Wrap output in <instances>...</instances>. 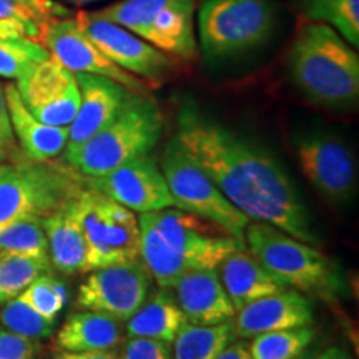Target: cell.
<instances>
[{
    "label": "cell",
    "instance_id": "obj_42",
    "mask_svg": "<svg viewBox=\"0 0 359 359\" xmlns=\"http://www.w3.org/2000/svg\"><path fill=\"white\" fill-rule=\"evenodd\" d=\"M62 2L74 4V6H85V4H95V2H102V0H62Z\"/></svg>",
    "mask_w": 359,
    "mask_h": 359
},
{
    "label": "cell",
    "instance_id": "obj_18",
    "mask_svg": "<svg viewBox=\"0 0 359 359\" xmlns=\"http://www.w3.org/2000/svg\"><path fill=\"white\" fill-rule=\"evenodd\" d=\"M314 321L311 299L291 288L259 298L235 314V334L241 339L271 331L311 326Z\"/></svg>",
    "mask_w": 359,
    "mask_h": 359
},
{
    "label": "cell",
    "instance_id": "obj_5",
    "mask_svg": "<svg viewBox=\"0 0 359 359\" xmlns=\"http://www.w3.org/2000/svg\"><path fill=\"white\" fill-rule=\"evenodd\" d=\"M163 133V116L150 93H133L120 114L90 137L69 160L85 178L100 177L111 170L151 154Z\"/></svg>",
    "mask_w": 359,
    "mask_h": 359
},
{
    "label": "cell",
    "instance_id": "obj_9",
    "mask_svg": "<svg viewBox=\"0 0 359 359\" xmlns=\"http://www.w3.org/2000/svg\"><path fill=\"white\" fill-rule=\"evenodd\" d=\"M74 205L87 241L90 271L140 259V224L132 210L90 187Z\"/></svg>",
    "mask_w": 359,
    "mask_h": 359
},
{
    "label": "cell",
    "instance_id": "obj_12",
    "mask_svg": "<svg viewBox=\"0 0 359 359\" xmlns=\"http://www.w3.org/2000/svg\"><path fill=\"white\" fill-rule=\"evenodd\" d=\"M151 278L142 259L90 271L77 293V306L125 323L150 296Z\"/></svg>",
    "mask_w": 359,
    "mask_h": 359
},
{
    "label": "cell",
    "instance_id": "obj_3",
    "mask_svg": "<svg viewBox=\"0 0 359 359\" xmlns=\"http://www.w3.org/2000/svg\"><path fill=\"white\" fill-rule=\"evenodd\" d=\"M294 87L316 105L348 109L359 97V57L325 22H309L294 37L288 53Z\"/></svg>",
    "mask_w": 359,
    "mask_h": 359
},
{
    "label": "cell",
    "instance_id": "obj_38",
    "mask_svg": "<svg viewBox=\"0 0 359 359\" xmlns=\"http://www.w3.org/2000/svg\"><path fill=\"white\" fill-rule=\"evenodd\" d=\"M0 22H35V24H40L32 13L20 4H17L15 0H0Z\"/></svg>",
    "mask_w": 359,
    "mask_h": 359
},
{
    "label": "cell",
    "instance_id": "obj_29",
    "mask_svg": "<svg viewBox=\"0 0 359 359\" xmlns=\"http://www.w3.org/2000/svg\"><path fill=\"white\" fill-rule=\"evenodd\" d=\"M0 325L4 330L25 336V338L39 341L50 338L55 331V323L43 318L35 311L29 303L22 298V294L4 303L0 309Z\"/></svg>",
    "mask_w": 359,
    "mask_h": 359
},
{
    "label": "cell",
    "instance_id": "obj_27",
    "mask_svg": "<svg viewBox=\"0 0 359 359\" xmlns=\"http://www.w3.org/2000/svg\"><path fill=\"white\" fill-rule=\"evenodd\" d=\"M250 353L253 359H294L306 351L314 339L309 326L271 331L251 338Z\"/></svg>",
    "mask_w": 359,
    "mask_h": 359
},
{
    "label": "cell",
    "instance_id": "obj_16",
    "mask_svg": "<svg viewBox=\"0 0 359 359\" xmlns=\"http://www.w3.org/2000/svg\"><path fill=\"white\" fill-rule=\"evenodd\" d=\"M42 39L48 53L74 74L98 75L115 80L135 93H148L147 83L115 65L80 29L75 17L48 20L42 29Z\"/></svg>",
    "mask_w": 359,
    "mask_h": 359
},
{
    "label": "cell",
    "instance_id": "obj_35",
    "mask_svg": "<svg viewBox=\"0 0 359 359\" xmlns=\"http://www.w3.org/2000/svg\"><path fill=\"white\" fill-rule=\"evenodd\" d=\"M17 150H19V145H17V140L12 132L6 90H4V85L0 83V163L11 160Z\"/></svg>",
    "mask_w": 359,
    "mask_h": 359
},
{
    "label": "cell",
    "instance_id": "obj_21",
    "mask_svg": "<svg viewBox=\"0 0 359 359\" xmlns=\"http://www.w3.org/2000/svg\"><path fill=\"white\" fill-rule=\"evenodd\" d=\"M74 200H70L48 217L42 218L50 264L55 271L65 276L90 271L87 241L80 228L77 213H75Z\"/></svg>",
    "mask_w": 359,
    "mask_h": 359
},
{
    "label": "cell",
    "instance_id": "obj_43",
    "mask_svg": "<svg viewBox=\"0 0 359 359\" xmlns=\"http://www.w3.org/2000/svg\"><path fill=\"white\" fill-rule=\"evenodd\" d=\"M309 358H311V356H309V354H308L306 351H304L303 354H299V356L294 358V359H309Z\"/></svg>",
    "mask_w": 359,
    "mask_h": 359
},
{
    "label": "cell",
    "instance_id": "obj_33",
    "mask_svg": "<svg viewBox=\"0 0 359 359\" xmlns=\"http://www.w3.org/2000/svg\"><path fill=\"white\" fill-rule=\"evenodd\" d=\"M120 359H173L172 344L151 338H130L122 346Z\"/></svg>",
    "mask_w": 359,
    "mask_h": 359
},
{
    "label": "cell",
    "instance_id": "obj_19",
    "mask_svg": "<svg viewBox=\"0 0 359 359\" xmlns=\"http://www.w3.org/2000/svg\"><path fill=\"white\" fill-rule=\"evenodd\" d=\"M173 290L190 325H219L235 318L236 311L223 288L218 268L190 269L175 283Z\"/></svg>",
    "mask_w": 359,
    "mask_h": 359
},
{
    "label": "cell",
    "instance_id": "obj_37",
    "mask_svg": "<svg viewBox=\"0 0 359 359\" xmlns=\"http://www.w3.org/2000/svg\"><path fill=\"white\" fill-rule=\"evenodd\" d=\"M293 2L309 22H323L330 8L339 0H293Z\"/></svg>",
    "mask_w": 359,
    "mask_h": 359
},
{
    "label": "cell",
    "instance_id": "obj_23",
    "mask_svg": "<svg viewBox=\"0 0 359 359\" xmlns=\"http://www.w3.org/2000/svg\"><path fill=\"white\" fill-rule=\"evenodd\" d=\"M123 341L122 321L97 311L72 313L55 336L62 351H115Z\"/></svg>",
    "mask_w": 359,
    "mask_h": 359
},
{
    "label": "cell",
    "instance_id": "obj_28",
    "mask_svg": "<svg viewBox=\"0 0 359 359\" xmlns=\"http://www.w3.org/2000/svg\"><path fill=\"white\" fill-rule=\"evenodd\" d=\"M0 253L50 259L42 218H24L0 228Z\"/></svg>",
    "mask_w": 359,
    "mask_h": 359
},
{
    "label": "cell",
    "instance_id": "obj_41",
    "mask_svg": "<svg viewBox=\"0 0 359 359\" xmlns=\"http://www.w3.org/2000/svg\"><path fill=\"white\" fill-rule=\"evenodd\" d=\"M309 359H351V356H349L346 349H343L341 346H331L318 354V356Z\"/></svg>",
    "mask_w": 359,
    "mask_h": 359
},
{
    "label": "cell",
    "instance_id": "obj_1",
    "mask_svg": "<svg viewBox=\"0 0 359 359\" xmlns=\"http://www.w3.org/2000/svg\"><path fill=\"white\" fill-rule=\"evenodd\" d=\"M175 138L250 219L273 224L304 243H316L306 205L293 180L266 148L195 105L182 107Z\"/></svg>",
    "mask_w": 359,
    "mask_h": 359
},
{
    "label": "cell",
    "instance_id": "obj_15",
    "mask_svg": "<svg viewBox=\"0 0 359 359\" xmlns=\"http://www.w3.org/2000/svg\"><path fill=\"white\" fill-rule=\"evenodd\" d=\"M17 92L40 122L69 127L80 107V87L74 72L52 55L17 80Z\"/></svg>",
    "mask_w": 359,
    "mask_h": 359
},
{
    "label": "cell",
    "instance_id": "obj_25",
    "mask_svg": "<svg viewBox=\"0 0 359 359\" xmlns=\"http://www.w3.org/2000/svg\"><path fill=\"white\" fill-rule=\"evenodd\" d=\"M236 338L233 321L198 326L185 323L173 341V359H215Z\"/></svg>",
    "mask_w": 359,
    "mask_h": 359
},
{
    "label": "cell",
    "instance_id": "obj_2",
    "mask_svg": "<svg viewBox=\"0 0 359 359\" xmlns=\"http://www.w3.org/2000/svg\"><path fill=\"white\" fill-rule=\"evenodd\" d=\"M140 259L160 288L173 290L190 269L218 268L233 251L246 248L208 219L165 208L140 213Z\"/></svg>",
    "mask_w": 359,
    "mask_h": 359
},
{
    "label": "cell",
    "instance_id": "obj_4",
    "mask_svg": "<svg viewBox=\"0 0 359 359\" xmlns=\"http://www.w3.org/2000/svg\"><path fill=\"white\" fill-rule=\"evenodd\" d=\"M87 180L65 160L37 161L15 151L0 163V228L24 218H45L80 195Z\"/></svg>",
    "mask_w": 359,
    "mask_h": 359
},
{
    "label": "cell",
    "instance_id": "obj_17",
    "mask_svg": "<svg viewBox=\"0 0 359 359\" xmlns=\"http://www.w3.org/2000/svg\"><path fill=\"white\" fill-rule=\"evenodd\" d=\"M80 87V107L69 125L64 160H69L98 130L114 120L135 92L115 80L90 74H75Z\"/></svg>",
    "mask_w": 359,
    "mask_h": 359
},
{
    "label": "cell",
    "instance_id": "obj_24",
    "mask_svg": "<svg viewBox=\"0 0 359 359\" xmlns=\"http://www.w3.org/2000/svg\"><path fill=\"white\" fill-rule=\"evenodd\" d=\"M125 323L130 338H151L172 344L187 320L177 298L168 290L160 288Z\"/></svg>",
    "mask_w": 359,
    "mask_h": 359
},
{
    "label": "cell",
    "instance_id": "obj_26",
    "mask_svg": "<svg viewBox=\"0 0 359 359\" xmlns=\"http://www.w3.org/2000/svg\"><path fill=\"white\" fill-rule=\"evenodd\" d=\"M50 271V259L0 253V304L22 294L35 278Z\"/></svg>",
    "mask_w": 359,
    "mask_h": 359
},
{
    "label": "cell",
    "instance_id": "obj_22",
    "mask_svg": "<svg viewBox=\"0 0 359 359\" xmlns=\"http://www.w3.org/2000/svg\"><path fill=\"white\" fill-rule=\"evenodd\" d=\"M4 90H6L12 132L15 140L19 142L22 154L37 161L53 160L64 154L69 140V127H53L40 122L24 105L13 83H7Z\"/></svg>",
    "mask_w": 359,
    "mask_h": 359
},
{
    "label": "cell",
    "instance_id": "obj_31",
    "mask_svg": "<svg viewBox=\"0 0 359 359\" xmlns=\"http://www.w3.org/2000/svg\"><path fill=\"white\" fill-rule=\"evenodd\" d=\"M22 298L43 318L57 323L58 314L69 302V290L64 281L50 273H43L27 286Z\"/></svg>",
    "mask_w": 359,
    "mask_h": 359
},
{
    "label": "cell",
    "instance_id": "obj_11",
    "mask_svg": "<svg viewBox=\"0 0 359 359\" xmlns=\"http://www.w3.org/2000/svg\"><path fill=\"white\" fill-rule=\"evenodd\" d=\"M299 168L323 198L334 205L351 201L358 188V167L351 148L339 135L309 128L294 133Z\"/></svg>",
    "mask_w": 359,
    "mask_h": 359
},
{
    "label": "cell",
    "instance_id": "obj_14",
    "mask_svg": "<svg viewBox=\"0 0 359 359\" xmlns=\"http://www.w3.org/2000/svg\"><path fill=\"white\" fill-rule=\"evenodd\" d=\"M85 180L87 187L103 193L133 213L175 208L167 180L151 154L137 156L100 177Z\"/></svg>",
    "mask_w": 359,
    "mask_h": 359
},
{
    "label": "cell",
    "instance_id": "obj_20",
    "mask_svg": "<svg viewBox=\"0 0 359 359\" xmlns=\"http://www.w3.org/2000/svg\"><path fill=\"white\" fill-rule=\"evenodd\" d=\"M218 271L223 288L236 313L259 298L288 288L246 248L228 255L219 263Z\"/></svg>",
    "mask_w": 359,
    "mask_h": 359
},
{
    "label": "cell",
    "instance_id": "obj_10",
    "mask_svg": "<svg viewBox=\"0 0 359 359\" xmlns=\"http://www.w3.org/2000/svg\"><path fill=\"white\" fill-rule=\"evenodd\" d=\"M195 0H118L97 11L172 57L196 53Z\"/></svg>",
    "mask_w": 359,
    "mask_h": 359
},
{
    "label": "cell",
    "instance_id": "obj_6",
    "mask_svg": "<svg viewBox=\"0 0 359 359\" xmlns=\"http://www.w3.org/2000/svg\"><path fill=\"white\" fill-rule=\"evenodd\" d=\"M245 245L288 288L333 298L339 291L338 269L326 255L264 222L246 226Z\"/></svg>",
    "mask_w": 359,
    "mask_h": 359
},
{
    "label": "cell",
    "instance_id": "obj_34",
    "mask_svg": "<svg viewBox=\"0 0 359 359\" xmlns=\"http://www.w3.org/2000/svg\"><path fill=\"white\" fill-rule=\"evenodd\" d=\"M37 349V341L0 327V359H34Z\"/></svg>",
    "mask_w": 359,
    "mask_h": 359
},
{
    "label": "cell",
    "instance_id": "obj_8",
    "mask_svg": "<svg viewBox=\"0 0 359 359\" xmlns=\"http://www.w3.org/2000/svg\"><path fill=\"white\" fill-rule=\"evenodd\" d=\"M160 168L175 200V208L208 219L245 245V231L251 219L236 208L210 175L185 154L177 138L165 147Z\"/></svg>",
    "mask_w": 359,
    "mask_h": 359
},
{
    "label": "cell",
    "instance_id": "obj_30",
    "mask_svg": "<svg viewBox=\"0 0 359 359\" xmlns=\"http://www.w3.org/2000/svg\"><path fill=\"white\" fill-rule=\"evenodd\" d=\"M48 57L50 53L39 40L0 39V77L19 80Z\"/></svg>",
    "mask_w": 359,
    "mask_h": 359
},
{
    "label": "cell",
    "instance_id": "obj_13",
    "mask_svg": "<svg viewBox=\"0 0 359 359\" xmlns=\"http://www.w3.org/2000/svg\"><path fill=\"white\" fill-rule=\"evenodd\" d=\"M75 20L115 65L135 77L160 82L175 69L172 55L158 50L125 27L103 19L98 12H79Z\"/></svg>",
    "mask_w": 359,
    "mask_h": 359
},
{
    "label": "cell",
    "instance_id": "obj_39",
    "mask_svg": "<svg viewBox=\"0 0 359 359\" xmlns=\"http://www.w3.org/2000/svg\"><path fill=\"white\" fill-rule=\"evenodd\" d=\"M53 359H120L118 353L115 351H85V353H72V351H58L53 354Z\"/></svg>",
    "mask_w": 359,
    "mask_h": 359
},
{
    "label": "cell",
    "instance_id": "obj_32",
    "mask_svg": "<svg viewBox=\"0 0 359 359\" xmlns=\"http://www.w3.org/2000/svg\"><path fill=\"white\" fill-rule=\"evenodd\" d=\"M325 24L331 25L351 47L359 45V0H339L326 13Z\"/></svg>",
    "mask_w": 359,
    "mask_h": 359
},
{
    "label": "cell",
    "instance_id": "obj_40",
    "mask_svg": "<svg viewBox=\"0 0 359 359\" xmlns=\"http://www.w3.org/2000/svg\"><path fill=\"white\" fill-rule=\"evenodd\" d=\"M215 359H253L250 353V346L245 341H236V343L228 344L224 346L219 354Z\"/></svg>",
    "mask_w": 359,
    "mask_h": 359
},
{
    "label": "cell",
    "instance_id": "obj_7",
    "mask_svg": "<svg viewBox=\"0 0 359 359\" xmlns=\"http://www.w3.org/2000/svg\"><path fill=\"white\" fill-rule=\"evenodd\" d=\"M196 15L201 52L212 62L262 47L278 24L269 0H200Z\"/></svg>",
    "mask_w": 359,
    "mask_h": 359
},
{
    "label": "cell",
    "instance_id": "obj_36",
    "mask_svg": "<svg viewBox=\"0 0 359 359\" xmlns=\"http://www.w3.org/2000/svg\"><path fill=\"white\" fill-rule=\"evenodd\" d=\"M15 2L32 13L35 19L42 24V27L48 20L64 19V17H70L72 13L69 8L55 2V0H15Z\"/></svg>",
    "mask_w": 359,
    "mask_h": 359
}]
</instances>
